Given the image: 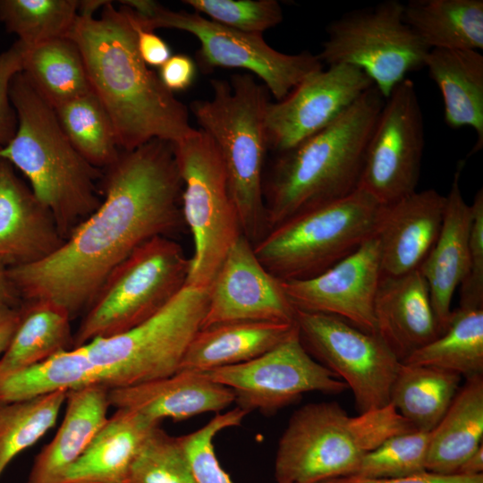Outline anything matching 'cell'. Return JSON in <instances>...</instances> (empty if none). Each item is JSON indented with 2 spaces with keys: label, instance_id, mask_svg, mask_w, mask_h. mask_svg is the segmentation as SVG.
Listing matches in <instances>:
<instances>
[{
  "label": "cell",
  "instance_id": "obj_1",
  "mask_svg": "<svg viewBox=\"0 0 483 483\" xmlns=\"http://www.w3.org/2000/svg\"><path fill=\"white\" fill-rule=\"evenodd\" d=\"M102 178L101 204L58 250L40 262L8 268L22 301H52L73 319L134 250L181 225L182 182L172 142L152 140L121 150Z\"/></svg>",
  "mask_w": 483,
  "mask_h": 483
},
{
  "label": "cell",
  "instance_id": "obj_2",
  "mask_svg": "<svg viewBox=\"0 0 483 483\" xmlns=\"http://www.w3.org/2000/svg\"><path fill=\"white\" fill-rule=\"evenodd\" d=\"M78 47L91 90L107 112L121 150L152 140L177 143L197 129L188 107L143 62L128 7L109 1L99 18L79 13L68 36Z\"/></svg>",
  "mask_w": 483,
  "mask_h": 483
},
{
  "label": "cell",
  "instance_id": "obj_3",
  "mask_svg": "<svg viewBox=\"0 0 483 483\" xmlns=\"http://www.w3.org/2000/svg\"><path fill=\"white\" fill-rule=\"evenodd\" d=\"M385 100L373 86L327 127L277 153L263 182L267 232L359 188L368 143Z\"/></svg>",
  "mask_w": 483,
  "mask_h": 483
},
{
  "label": "cell",
  "instance_id": "obj_4",
  "mask_svg": "<svg viewBox=\"0 0 483 483\" xmlns=\"http://www.w3.org/2000/svg\"><path fill=\"white\" fill-rule=\"evenodd\" d=\"M10 99L17 115L13 140L0 146V159L29 180L37 199L49 209L66 240L101 204L91 165L63 131L54 107L21 72L12 80Z\"/></svg>",
  "mask_w": 483,
  "mask_h": 483
},
{
  "label": "cell",
  "instance_id": "obj_5",
  "mask_svg": "<svg viewBox=\"0 0 483 483\" xmlns=\"http://www.w3.org/2000/svg\"><path fill=\"white\" fill-rule=\"evenodd\" d=\"M210 84L212 97L193 101L191 110L221 156L242 234L254 244L267 232L263 171L269 92L250 73L233 74L230 81L211 80Z\"/></svg>",
  "mask_w": 483,
  "mask_h": 483
},
{
  "label": "cell",
  "instance_id": "obj_6",
  "mask_svg": "<svg viewBox=\"0 0 483 483\" xmlns=\"http://www.w3.org/2000/svg\"><path fill=\"white\" fill-rule=\"evenodd\" d=\"M414 429L391 404L357 416L348 415L335 402L305 404L292 413L279 439L275 483H319L350 476L366 453Z\"/></svg>",
  "mask_w": 483,
  "mask_h": 483
},
{
  "label": "cell",
  "instance_id": "obj_7",
  "mask_svg": "<svg viewBox=\"0 0 483 483\" xmlns=\"http://www.w3.org/2000/svg\"><path fill=\"white\" fill-rule=\"evenodd\" d=\"M382 206L357 189L270 229L253 244L263 267L281 282L327 270L375 234Z\"/></svg>",
  "mask_w": 483,
  "mask_h": 483
},
{
  "label": "cell",
  "instance_id": "obj_8",
  "mask_svg": "<svg viewBox=\"0 0 483 483\" xmlns=\"http://www.w3.org/2000/svg\"><path fill=\"white\" fill-rule=\"evenodd\" d=\"M191 260L179 243L156 236L106 277L73 334V348L126 332L166 306L187 284Z\"/></svg>",
  "mask_w": 483,
  "mask_h": 483
},
{
  "label": "cell",
  "instance_id": "obj_9",
  "mask_svg": "<svg viewBox=\"0 0 483 483\" xmlns=\"http://www.w3.org/2000/svg\"><path fill=\"white\" fill-rule=\"evenodd\" d=\"M143 30L174 29L199 42L197 64L203 72L216 68L243 69L258 77L277 100L284 99L309 75L323 69L317 55L303 51L289 55L276 51L263 34L237 30L196 13L174 11L151 0L121 1Z\"/></svg>",
  "mask_w": 483,
  "mask_h": 483
},
{
  "label": "cell",
  "instance_id": "obj_10",
  "mask_svg": "<svg viewBox=\"0 0 483 483\" xmlns=\"http://www.w3.org/2000/svg\"><path fill=\"white\" fill-rule=\"evenodd\" d=\"M208 301V288L185 285L143 323L82 345L100 369L102 385L109 389L130 386L180 370L185 352L202 326Z\"/></svg>",
  "mask_w": 483,
  "mask_h": 483
},
{
  "label": "cell",
  "instance_id": "obj_11",
  "mask_svg": "<svg viewBox=\"0 0 483 483\" xmlns=\"http://www.w3.org/2000/svg\"><path fill=\"white\" fill-rule=\"evenodd\" d=\"M182 182V214L193 237L186 285L208 288L231 246L242 234L221 156L200 129L173 144Z\"/></svg>",
  "mask_w": 483,
  "mask_h": 483
},
{
  "label": "cell",
  "instance_id": "obj_12",
  "mask_svg": "<svg viewBox=\"0 0 483 483\" xmlns=\"http://www.w3.org/2000/svg\"><path fill=\"white\" fill-rule=\"evenodd\" d=\"M318 54L322 64L362 71L385 99L412 71L425 67L428 49L403 20V4L386 0L330 22Z\"/></svg>",
  "mask_w": 483,
  "mask_h": 483
},
{
  "label": "cell",
  "instance_id": "obj_13",
  "mask_svg": "<svg viewBox=\"0 0 483 483\" xmlns=\"http://www.w3.org/2000/svg\"><path fill=\"white\" fill-rule=\"evenodd\" d=\"M294 321L305 350L347 385L360 413L389 404L402 362L378 335L328 314L295 309Z\"/></svg>",
  "mask_w": 483,
  "mask_h": 483
},
{
  "label": "cell",
  "instance_id": "obj_14",
  "mask_svg": "<svg viewBox=\"0 0 483 483\" xmlns=\"http://www.w3.org/2000/svg\"><path fill=\"white\" fill-rule=\"evenodd\" d=\"M425 144L424 121L411 80L385 100L368 143L359 188L386 206L417 191Z\"/></svg>",
  "mask_w": 483,
  "mask_h": 483
},
{
  "label": "cell",
  "instance_id": "obj_15",
  "mask_svg": "<svg viewBox=\"0 0 483 483\" xmlns=\"http://www.w3.org/2000/svg\"><path fill=\"white\" fill-rule=\"evenodd\" d=\"M229 387L234 403L248 413L272 415L304 394H341L347 385L314 360L303 347L298 330L288 339L250 361L205 372Z\"/></svg>",
  "mask_w": 483,
  "mask_h": 483
},
{
  "label": "cell",
  "instance_id": "obj_16",
  "mask_svg": "<svg viewBox=\"0 0 483 483\" xmlns=\"http://www.w3.org/2000/svg\"><path fill=\"white\" fill-rule=\"evenodd\" d=\"M374 84L360 69L329 65L304 79L266 112L268 149L285 151L338 119Z\"/></svg>",
  "mask_w": 483,
  "mask_h": 483
},
{
  "label": "cell",
  "instance_id": "obj_17",
  "mask_svg": "<svg viewBox=\"0 0 483 483\" xmlns=\"http://www.w3.org/2000/svg\"><path fill=\"white\" fill-rule=\"evenodd\" d=\"M380 278V251L374 234L323 273L281 284L296 309L335 316L377 335L374 301Z\"/></svg>",
  "mask_w": 483,
  "mask_h": 483
},
{
  "label": "cell",
  "instance_id": "obj_18",
  "mask_svg": "<svg viewBox=\"0 0 483 483\" xmlns=\"http://www.w3.org/2000/svg\"><path fill=\"white\" fill-rule=\"evenodd\" d=\"M208 290L201 327L232 321L295 322V308L281 281L263 267L243 234L227 251Z\"/></svg>",
  "mask_w": 483,
  "mask_h": 483
},
{
  "label": "cell",
  "instance_id": "obj_19",
  "mask_svg": "<svg viewBox=\"0 0 483 483\" xmlns=\"http://www.w3.org/2000/svg\"><path fill=\"white\" fill-rule=\"evenodd\" d=\"M445 208V196L434 189L382 206L375 232L381 276H397L420 267L439 235Z\"/></svg>",
  "mask_w": 483,
  "mask_h": 483
},
{
  "label": "cell",
  "instance_id": "obj_20",
  "mask_svg": "<svg viewBox=\"0 0 483 483\" xmlns=\"http://www.w3.org/2000/svg\"><path fill=\"white\" fill-rule=\"evenodd\" d=\"M55 220L6 160L0 159V263L40 262L64 244Z\"/></svg>",
  "mask_w": 483,
  "mask_h": 483
},
{
  "label": "cell",
  "instance_id": "obj_21",
  "mask_svg": "<svg viewBox=\"0 0 483 483\" xmlns=\"http://www.w3.org/2000/svg\"><path fill=\"white\" fill-rule=\"evenodd\" d=\"M109 404L135 411L160 424L165 419L182 421L216 412L234 403L233 391L205 372L181 369L148 382L110 388Z\"/></svg>",
  "mask_w": 483,
  "mask_h": 483
},
{
  "label": "cell",
  "instance_id": "obj_22",
  "mask_svg": "<svg viewBox=\"0 0 483 483\" xmlns=\"http://www.w3.org/2000/svg\"><path fill=\"white\" fill-rule=\"evenodd\" d=\"M374 318L377 335L401 362L441 335L428 284L419 268L381 276Z\"/></svg>",
  "mask_w": 483,
  "mask_h": 483
},
{
  "label": "cell",
  "instance_id": "obj_23",
  "mask_svg": "<svg viewBox=\"0 0 483 483\" xmlns=\"http://www.w3.org/2000/svg\"><path fill=\"white\" fill-rule=\"evenodd\" d=\"M462 166V164H459L445 196L439 235L419 267L428 284L441 335L447 328L452 317L453 293L464 280L469 267L471 208L464 200L460 188Z\"/></svg>",
  "mask_w": 483,
  "mask_h": 483
},
{
  "label": "cell",
  "instance_id": "obj_24",
  "mask_svg": "<svg viewBox=\"0 0 483 483\" xmlns=\"http://www.w3.org/2000/svg\"><path fill=\"white\" fill-rule=\"evenodd\" d=\"M108 390L96 384L67 392L62 424L35 457L26 483H62L107 420Z\"/></svg>",
  "mask_w": 483,
  "mask_h": 483
},
{
  "label": "cell",
  "instance_id": "obj_25",
  "mask_svg": "<svg viewBox=\"0 0 483 483\" xmlns=\"http://www.w3.org/2000/svg\"><path fill=\"white\" fill-rule=\"evenodd\" d=\"M296 331L295 322L232 321L201 327L191 341L180 370L208 372L250 361Z\"/></svg>",
  "mask_w": 483,
  "mask_h": 483
},
{
  "label": "cell",
  "instance_id": "obj_26",
  "mask_svg": "<svg viewBox=\"0 0 483 483\" xmlns=\"http://www.w3.org/2000/svg\"><path fill=\"white\" fill-rule=\"evenodd\" d=\"M159 426L126 409H116L62 483H123L144 442Z\"/></svg>",
  "mask_w": 483,
  "mask_h": 483
},
{
  "label": "cell",
  "instance_id": "obj_27",
  "mask_svg": "<svg viewBox=\"0 0 483 483\" xmlns=\"http://www.w3.org/2000/svg\"><path fill=\"white\" fill-rule=\"evenodd\" d=\"M438 87L445 121L451 128L469 126L477 141L470 153L483 147V55L477 50L430 49L425 60Z\"/></svg>",
  "mask_w": 483,
  "mask_h": 483
},
{
  "label": "cell",
  "instance_id": "obj_28",
  "mask_svg": "<svg viewBox=\"0 0 483 483\" xmlns=\"http://www.w3.org/2000/svg\"><path fill=\"white\" fill-rule=\"evenodd\" d=\"M483 375L466 379L443 419L429 432L428 471L457 475L462 463L482 444Z\"/></svg>",
  "mask_w": 483,
  "mask_h": 483
},
{
  "label": "cell",
  "instance_id": "obj_29",
  "mask_svg": "<svg viewBox=\"0 0 483 483\" xmlns=\"http://www.w3.org/2000/svg\"><path fill=\"white\" fill-rule=\"evenodd\" d=\"M403 20L428 49L483 48L482 0H411Z\"/></svg>",
  "mask_w": 483,
  "mask_h": 483
},
{
  "label": "cell",
  "instance_id": "obj_30",
  "mask_svg": "<svg viewBox=\"0 0 483 483\" xmlns=\"http://www.w3.org/2000/svg\"><path fill=\"white\" fill-rule=\"evenodd\" d=\"M12 341L0 358V377L73 348L68 312L46 300L24 301Z\"/></svg>",
  "mask_w": 483,
  "mask_h": 483
},
{
  "label": "cell",
  "instance_id": "obj_31",
  "mask_svg": "<svg viewBox=\"0 0 483 483\" xmlns=\"http://www.w3.org/2000/svg\"><path fill=\"white\" fill-rule=\"evenodd\" d=\"M461 377L438 368L402 363L391 387L389 404L415 429L430 432L450 407Z\"/></svg>",
  "mask_w": 483,
  "mask_h": 483
},
{
  "label": "cell",
  "instance_id": "obj_32",
  "mask_svg": "<svg viewBox=\"0 0 483 483\" xmlns=\"http://www.w3.org/2000/svg\"><path fill=\"white\" fill-rule=\"evenodd\" d=\"M21 72L54 108L92 91L82 55L69 38L25 47Z\"/></svg>",
  "mask_w": 483,
  "mask_h": 483
},
{
  "label": "cell",
  "instance_id": "obj_33",
  "mask_svg": "<svg viewBox=\"0 0 483 483\" xmlns=\"http://www.w3.org/2000/svg\"><path fill=\"white\" fill-rule=\"evenodd\" d=\"M102 385L100 369L83 346L62 351L47 360L0 377V403L37 398L56 391ZM103 386V385H102Z\"/></svg>",
  "mask_w": 483,
  "mask_h": 483
},
{
  "label": "cell",
  "instance_id": "obj_34",
  "mask_svg": "<svg viewBox=\"0 0 483 483\" xmlns=\"http://www.w3.org/2000/svg\"><path fill=\"white\" fill-rule=\"evenodd\" d=\"M402 363L438 368L466 379L483 375V307L452 310L445 332Z\"/></svg>",
  "mask_w": 483,
  "mask_h": 483
},
{
  "label": "cell",
  "instance_id": "obj_35",
  "mask_svg": "<svg viewBox=\"0 0 483 483\" xmlns=\"http://www.w3.org/2000/svg\"><path fill=\"white\" fill-rule=\"evenodd\" d=\"M65 135L93 166L106 169L118 157L112 121L93 91L54 108Z\"/></svg>",
  "mask_w": 483,
  "mask_h": 483
},
{
  "label": "cell",
  "instance_id": "obj_36",
  "mask_svg": "<svg viewBox=\"0 0 483 483\" xmlns=\"http://www.w3.org/2000/svg\"><path fill=\"white\" fill-rule=\"evenodd\" d=\"M67 392L60 390L30 400L0 403V477L18 454L55 426Z\"/></svg>",
  "mask_w": 483,
  "mask_h": 483
},
{
  "label": "cell",
  "instance_id": "obj_37",
  "mask_svg": "<svg viewBox=\"0 0 483 483\" xmlns=\"http://www.w3.org/2000/svg\"><path fill=\"white\" fill-rule=\"evenodd\" d=\"M79 9L77 0H0V21L30 47L68 38Z\"/></svg>",
  "mask_w": 483,
  "mask_h": 483
},
{
  "label": "cell",
  "instance_id": "obj_38",
  "mask_svg": "<svg viewBox=\"0 0 483 483\" xmlns=\"http://www.w3.org/2000/svg\"><path fill=\"white\" fill-rule=\"evenodd\" d=\"M429 432L411 430L391 436L366 453L352 475L402 478L428 471Z\"/></svg>",
  "mask_w": 483,
  "mask_h": 483
},
{
  "label": "cell",
  "instance_id": "obj_39",
  "mask_svg": "<svg viewBox=\"0 0 483 483\" xmlns=\"http://www.w3.org/2000/svg\"><path fill=\"white\" fill-rule=\"evenodd\" d=\"M123 483H196L179 436L159 426L149 434Z\"/></svg>",
  "mask_w": 483,
  "mask_h": 483
},
{
  "label": "cell",
  "instance_id": "obj_40",
  "mask_svg": "<svg viewBox=\"0 0 483 483\" xmlns=\"http://www.w3.org/2000/svg\"><path fill=\"white\" fill-rule=\"evenodd\" d=\"M249 413L235 407L216 413L199 429L179 436L196 483H233L216 454L214 439L222 430L237 427Z\"/></svg>",
  "mask_w": 483,
  "mask_h": 483
},
{
  "label": "cell",
  "instance_id": "obj_41",
  "mask_svg": "<svg viewBox=\"0 0 483 483\" xmlns=\"http://www.w3.org/2000/svg\"><path fill=\"white\" fill-rule=\"evenodd\" d=\"M183 3L209 20L224 26L263 34L283 21V11L275 0H184Z\"/></svg>",
  "mask_w": 483,
  "mask_h": 483
},
{
  "label": "cell",
  "instance_id": "obj_42",
  "mask_svg": "<svg viewBox=\"0 0 483 483\" xmlns=\"http://www.w3.org/2000/svg\"><path fill=\"white\" fill-rule=\"evenodd\" d=\"M469 239V267L461 284L462 307H483V190L474 196Z\"/></svg>",
  "mask_w": 483,
  "mask_h": 483
},
{
  "label": "cell",
  "instance_id": "obj_43",
  "mask_svg": "<svg viewBox=\"0 0 483 483\" xmlns=\"http://www.w3.org/2000/svg\"><path fill=\"white\" fill-rule=\"evenodd\" d=\"M25 46L19 40L0 53V146L10 142L17 130V115L10 99V85L21 72Z\"/></svg>",
  "mask_w": 483,
  "mask_h": 483
},
{
  "label": "cell",
  "instance_id": "obj_44",
  "mask_svg": "<svg viewBox=\"0 0 483 483\" xmlns=\"http://www.w3.org/2000/svg\"><path fill=\"white\" fill-rule=\"evenodd\" d=\"M319 483H483V474L475 476L439 475L429 471L402 478L343 476Z\"/></svg>",
  "mask_w": 483,
  "mask_h": 483
},
{
  "label": "cell",
  "instance_id": "obj_45",
  "mask_svg": "<svg viewBox=\"0 0 483 483\" xmlns=\"http://www.w3.org/2000/svg\"><path fill=\"white\" fill-rule=\"evenodd\" d=\"M196 72V64L188 55L175 54L159 67L157 75L164 86L174 93L189 89L195 80Z\"/></svg>",
  "mask_w": 483,
  "mask_h": 483
},
{
  "label": "cell",
  "instance_id": "obj_46",
  "mask_svg": "<svg viewBox=\"0 0 483 483\" xmlns=\"http://www.w3.org/2000/svg\"><path fill=\"white\" fill-rule=\"evenodd\" d=\"M130 13L136 30L137 47L141 59L148 66L160 67L172 55L170 47L154 31L143 30L138 26L131 11Z\"/></svg>",
  "mask_w": 483,
  "mask_h": 483
},
{
  "label": "cell",
  "instance_id": "obj_47",
  "mask_svg": "<svg viewBox=\"0 0 483 483\" xmlns=\"http://www.w3.org/2000/svg\"><path fill=\"white\" fill-rule=\"evenodd\" d=\"M21 318L20 307L0 304V354L9 346Z\"/></svg>",
  "mask_w": 483,
  "mask_h": 483
},
{
  "label": "cell",
  "instance_id": "obj_48",
  "mask_svg": "<svg viewBox=\"0 0 483 483\" xmlns=\"http://www.w3.org/2000/svg\"><path fill=\"white\" fill-rule=\"evenodd\" d=\"M21 303L22 300L8 275V268L0 263V304L18 308Z\"/></svg>",
  "mask_w": 483,
  "mask_h": 483
},
{
  "label": "cell",
  "instance_id": "obj_49",
  "mask_svg": "<svg viewBox=\"0 0 483 483\" xmlns=\"http://www.w3.org/2000/svg\"><path fill=\"white\" fill-rule=\"evenodd\" d=\"M456 474L465 476L483 474V445L462 463Z\"/></svg>",
  "mask_w": 483,
  "mask_h": 483
}]
</instances>
